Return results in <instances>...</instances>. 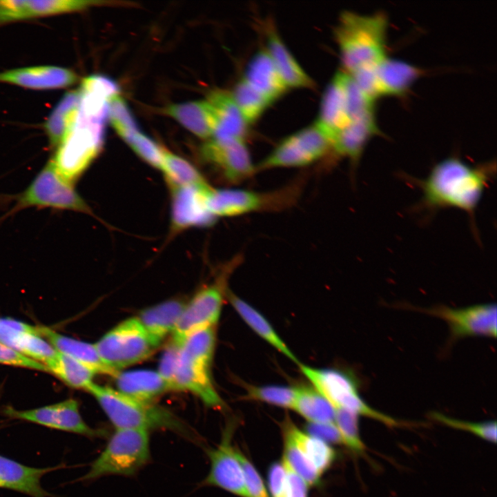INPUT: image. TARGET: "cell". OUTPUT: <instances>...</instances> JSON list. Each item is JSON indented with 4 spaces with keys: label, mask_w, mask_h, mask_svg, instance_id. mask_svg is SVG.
<instances>
[{
    "label": "cell",
    "mask_w": 497,
    "mask_h": 497,
    "mask_svg": "<svg viewBox=\"0 0 497 497\" xmlns=\"http://www.w3.org/2000/svg\"><path fill=\"white\" fill-rule=\"evenodd\" d=\"M496 162L469 165L457 157L436 164L425 179L411 182L422 193L418 210L431 213L446 208L465 211L471 220L483 194L496 174Z\"/></svg>",
    "instance_id": "6da1fadb"
},
{
    "label": "cell",
    "mask_w": 497,
    "mask_h": 497,
    "mask_svg": "<svg viewBox=\"0 0 497 497\" xmlns=\"http://www.w3.org/2000/svg\"><path fill=\"white\" fill-rule=\"evenodd\" d=\"M387 17L381 12L341 13L334 35L344 72L351 74L372 66L387 56Z\"/></svg>",
    "instance_id": "7a4b0ae2"
},
{
    "label": "cell",
    "mask_w": 497,
    "mask_h": 497,
    "mask_svg": "<svg viewBox=\"0 0 497 497\" xmlns=\"http://www.w3.org/2000/svg\"><path fill=\"white\" fill-rule=\"evenodd\" d=\"M97 400L116 429H166L188 436L184 424L166 409L92 383L86 390Z\"/></svg>",
    "instance_id": "3957f363"
},
{
    "label": "cell",
    "mask_w": 497,
    "mask_h": 497,
    "mask_svg": "<svg viewBox=\"0 0 497 497\" xmlns=\"http://www.w3.org/2000/svg\"><path fill=\"white\" fill-rule=\"evenodd\" d=\"M108 114L86 115L78 110L72 128L51 160L58 174L73 184L99 153Z\"/></svg>",
    "instance_id": "277c9868"
},
{
    "label": "cell",
    "mask_w": 497,
    "mask_h": 497,
    "mask_svg": "<svg viewBox=\"0 0 497 497\" xmlns=\"http://www.w3.org/2000/svg\"><path fill=\"white\" fill-rule=\"evenodd\" d=\"M150 458L148 431L116 429L104 449L81 478L88 481L108 475L131 476Z\"/></svg>",
    "instance_id": "5b68a950"
},
{
    "label": "cell",
    "mask_w": 497,
    "mask_h": 497,
    "mask_svg": "<svg viewBox=\"0 0 497 497\" xmlns=\"http://www.w3.org/2000/svg\"><path fill=\"white\" fill-rule=\"evenodd\" d=\"M303 179L298 178L284 187L269 192L213 188L208 197V208L215 217L285 210L296 203L302 192Z\"/></svg>",
    "instance_id": "8992f818"
},
{
    "label": "cell",
    "mask_w": 497,
    "mask_h": 497,
    "mask_svg": "<svg viewBox=\"0 0 497 497\" xmlns=\"http://www.w3.org/2000/svg\"><path fill=\"white\" fill-rule=\"evenodd\" d=\"M162 341L137 318L128 319L106 333L95 346L102 361L115 371L148 358Z\"/></svg>",
    "instance_id": "52a82bcc"
},
{
    "label": "cell",
    "mask_w": 497,
    "mask_h": 497,
    "mask_svg": "<svg viewBox=\"0 0 497 497\" xmlns=\"http://www.w3.org/2000/svg\"><path fill=\"white\" fill-rule=\"evenodd\" d=\"M300 371L313 387L320 392L335 409H344L358 416H364L380 421L390 427L402 423L396 419L370 407L360 398L357 384L348 373L333 369H318L298 364Z\"/></svg>",
    "instance_id": "ba28073f"
},
{
    "label": "cell",
    "mask_w": 497,
    "mask_h": 497,
    "mask_svg": "<svg viewBox=\"0 0 497 497\" xmlns=\"http://www.w3.org/2000/svg\"><path fill=\"white\" fill-rule=\"evenodd\" d=\"M242 260L237 255L228 261L214 282L200 289L186 304L173 331V340L178 342L193 331L215 325L228 291V280Z\"/></svg>",
    "instance_id": "9c48e42d"
},
{
    "label": "cell",
    "mask_w": 497,
    "mask_h": 497,
    "mask_svg": "<svg viewBox=\"0 0 497 497\" xmlns=\"http://www.w3.org/2000/svg\"><path fill=\"white\" fill-rule=\"evenodd\" d=\"M51 208L90 213V209L50 161L18 197L9 213L30 207Z\"/></svg>",
    "instance_id": "30bf717a"
},
{
    "label": "cell",
    "mask_w": 497,
    "mask_h": 497,
    "mask_svg": "<svg viewBox=\"0 0 497 497\" xmlns=\"http://www.w3.org/2000/svg\"><path fill=\"white\" fill-rule=\"evenodd\" d=\"M331 152L330 138L315 123L284 139L255 165L256 171L309 166Z\"/></svg>",
    "instance_id": "8fae6325"
},
{
    "label": "cell",
    "mask_w": 497,
    "mask_h": 497,
    "mask_svg": "<svg viewBox=\"0 0 497 497\" xmlns=\"http://www.w3.org/2000/svg\"><path fill=\"white\" fill-rule=\"evenodd\" d=\"M422 73L414 65L387 56L378 64L349 75L361 90L376 101L382 96H402Z\"/></svg>",
    "instance_id": "7c38bea8"
},
{
    "label": "cell",
    "mask_w": 497,
    "mask_h": 497,
    "mask_svg": "<svg viewBox=\"0 0 497 497\" xmlns=\"http://www.w3.org/2000/svg\"><path fill=\"white\" fill-rule=\"evenodd\" d=\"M206 162L230 184H238L257 171L244 139L211 138L201 148Z\"/></svg>",
    "instance_id": "4fadbf2b"
},
{
    "label": "cell",
    "mask_w": 497,
    "mask_h": 497,
    "mask_svg": "<svg viewBox=\"0 0 497 497\" xmlns=\"http://www.w3.org/2000/svg\"><path fill=\"white\" fill-rule=\"evenodd\" d=\"M4 414L12 419L21 420L48 428L70 432L88 438L100 435L82 418L78 402L72 398L58 403L28 410L7 407Z\"/></svg>",
    "instance_id": "5bb4252c"
},
{
    "label": "cell",
    "mask_w": 497,
    "mask_h": 497,
    "mask_svg": "<svg viewBox=\"0 0 497 497\" xmlns=\"http://www.w3.org/2000/svg\"><path fill=\"white\" fill-rule=\"evenodd\" d=\"M233 424L224 431L220 443L207 451L210 470L204 484L221 488L240 497H249L246 489L243 471L232 445Z\"/></svg>",
    "instance_id": "9a60e30c"
},
{
    "label": "cell",
    "mask_w": 497,
    "mask_h": 497,
    "mask_svg": "<svg viewBox=\"0 0 497 497\" xmlns=\"http://www.w3.org/2000/svg\"><path fill=\"white\" fill-rule=\"evenodd\" d=\"M424 312L446 321L452 339L474 335L496 336L497 309L495 304H478L462 309L440 306L425 309Z\"/></svg>",
    "instance_id": "2e32d148"
},
{
    "label": "cell",
    "mask_w": 497,
    "mask_h": 497,
    "mask_svg": "<svg viewBox=\"0 0 497 497\" xmlns=\"http://www.w3.org/2000/svg\"><path fill=\"white\" fill-rule=\"evenodd\" d=\"M172 193V229L180 231L192 226H208L215 218L209 211L207 200L213 189L170 186Z\"/></svg>",
    "instance_id": "e0dca14e"
},
{
    "label": "cell",
    "mask_w": 497,
    "mask_h": 497,
    "mask_svg": "<svg viewBox=\"0 0 497 497\" xmlns=\"http://www.w3.org/2000/svg\"><path fill=\"white\" fill-rule=\"evenodd\" d=\"M173 390H186L207 406L220 408L224 402L213 387L210 365L191 358L179 347V356L172 382Z\"/></svg>",
    "instance_id": "ac0fdd59"
},
{
    "label": "cell",
    "mask_w": 497,
    "mask_h": 497,
    "mask_svg": "<svg viewBox=\"0 0 497 497\" xmlns=\"http://www.w3.org/2000/svg\"><path fill=\"white\" fill-rule=\"evenodd\" d=\"M347 72H338L328 85L322 99L315 124L331 137L351 122L346 90Z\"/></svg>",
    "instance_id": "d6986e66"
},
{
    "label": "cell",
    "mask_w": 497,
    "mask_h": 497,
    "mask_svg": "<svg viewBox=\"0 0 497 497\" xmlns=\"http://www.w3.org/2000/svg\"><path fill=\"white\" fill-rule=\"evenodd\" d=\"M379 133L376 114L356 119L331 137V153L355 166L369 141Z\"/></svg>",
    "instance_id": "ffe728a7"
},
{
    "label": "cell",
    "mask_w": 497,
    "mask_h": 497,
    "mask_svg": "<svg viewBox=\"0 0 497 497\" xmlns=\"http://www.w3.org/2000/svg\"><path fill=\"white\" fill-rule=\"evenodd\" d=\"M61 465L37 468L24 465L0 455V488L18 491L31 497H49L41 486L46 474L60 469Z\"/></svg>",
    "instance_id": "44dd1931"
},
{
    "label": "cell",
    "mask_w": 497,
    "mask_h": 497,
    "mask_svg": "<svg viewBox=\"0 0 497 497\" xmlns=\"http://www.w3.org/2000/svg\"><path fill=\"white\" fill-rule=\"evenodd\" d=\"M77 80L72 70L51 66L14 69L0 73V81L33 89H51L70 86Z\"/></svg>",
    "instance_id": "7402d4cb"
},
{
    "label": "cell",
    "mask_w": 497,
    "mask_h": 497,
    "mask_svg": "<svg viewBox=\"0 0 497 497\" xmlns=\"http://www.w3.org/2000/svg\"><path fill=\"white\" fill-rule=\"evenodd\" d=\"M39 334L57 352L66 355L91 369L95 374L115 376L119 371L107 366L101 359L95 344L64 335L47 327L39 326Z\"/></svg>",
    "instance_id": "603a6c76"
},
{
    "label": "cell",
    "mask_w": 497,
    "mask_h": 497,
    "mask_svg": "<svg viewBox=\"0 0 497 497\" xmlns=\"http://www.w3.org/2000/svg\"><path fill=\"white\" fill-rule=\"evenodd\" d=\"M166 113L203 139L212 138L217 127L215 111L208 100L172 104L166 108Z\"/></svg>",
    "instance_id": "cb8c5ba5"
},
{
    "label": "cell",
    "mask_w": 497,
    "mask_h": 497,
    "mask_svg": "<svg viewBox=\"0 0 497 497\" xmlns=\"http://www.w3.org/2000/svg\"><path fill=\"white\" fill-rule=\"evenodd\" d=\"M266 33V50L287 88H313V81L298 64L275 30L269 27Z\"/></svg>",
    "instance_id": "d4e9b609"
},
{
    "label": "cell",
    "mask_w": 497,
    "mask_h": 497,
    "mask_svg": "<svg viewBox=\"0 0 497 497\" xmlns=\"http://www.w3.org/2000/svg\"><path fill=\"white\" fill-rule=\"evenodd\" d=\"M114 377L118 391L142 402H150L166 391L172 390L159 372L151 370L118 372Z\"/></svg>",
    "instance_id": "484cf974"
},
{
    "label": "cell",
    "mask_w": 497,
    "mask_h": 497,
    "mask_svg": "<svg viewBox=\"0 0 497 497\" xmlns=\"http://www.w3.org/2000/svg\"><path fill=\"white\" fill-rule=\"evenodd\" d=\"M243 78L271 101L288 88L266 50H260L253 56Z\"/></svg>",
    "instance_id": "4316f807"
},
{
    "label": "cell",
    "mask_w": 497,
    "mask_h": 497,
    "mask_svg": "<svg viewBox=\"0 0 497 497\" xmlns=\"http://www.w3.org/2000/svg\"><path fill=\"white\" fill-rule=\"evenodd\" d=\"M213 106L217 117V127L212 138L244 139L248 124L243 117L231 93L214 90L207 99Z\"/></svg>",
    "instance_id": "83f0119b"
},
{
    "label": "cell",
    "mask_w": 497,
    "mask_h": 497,
    "mask_svg": "<svg viewBox=\"0 0 497 497\" xmlns=\"http://www.w3.org/2000/svg\"><path fill=\"white\" fill-rule=\"evenodd\" d=\"M100 1L81 0H8L6 13L9 21L30 17L76 11Z\"/></svg>",
    "instance_id": "f1b7e54d"
},
{
    "label": "cell",
    "mask_w": 497,
    "mask_h": 497,
    "mask_svg": "<svg viewBox=\"0 0 497 497\" xmlns=\"http://www.w3.org/2000/svg\"><path fill=\"white\" fill-rule=\"evenodd\" d=\"M282 431L322 475L334 462L335 451L328 443L300 430L290 418L284 420Z\"/></svg>",
    "instance_id": "f546056e"
},
{
    "label": "cell",
    "mask_w": 497,
    "mask_h": 497,
    "mask_svg": "<svg viewBox=\"0 0 497 497\" xmlns=\"http://www.w3.org/2000/svg\"><path fill=\"white\" fill-rule=\"evenodd\" d=\"M185 306L182 300H170L143 310L137 318L151 335L162 341L175 330Z\"/></svg>",
    "instance_id": "4dcf8cb0"
},
{
    "label": "cell",
    "mask_w": 497,
    "mask_h": 497,
    "mask_svg": "<svg viewBox=\"0 0 497 497\" xmlns=\"http://www.w3.org/2000/svg\"><path fill=\"white\" fill-rule=\"evenodd\" d=\"M227 296L240 316L260 337L287 358L299 364L297 358L289 350L284 342L260 312L230 291H228Z\"/></svg>",
    "instance_id": "1f68e13d"
},
{
    "label": "cell",
    "mask_w": 497,
    "mask_h": 497,
    "mask_svg": "<svg viewBox=\"0 0 497 497\" xmlns=\"http://www.w3.org/2000/svg\"><path fill=\"white\" fill-rule=\"evenodd\" d=\"M293 409L310 423H334L335 409L313 386L295 387Z\"/></svg>",
    "instance_id": "d6a6232c"
},
{
    "label": "cell",
    "mask_w": 497,
    "mask_h": 497,
    "mask_svg": "<svg viewBox=\"0 0 497 497\" xmlns=\"http://www.w3.org/2000/svg\"><path fill=\"white\" fill-rule=\"evenodd\" d=\"M80 90L66 93L59 101L45 125L50 144L59 146L72 128L79 110Z\"/></svg>",
    "instance_id": "836d02e7"
},
{
    "label": "cell",
    "mask_w": 497,
    "mask_h": 497,
    "mask_svg": "<svg viewBox=\"0 0 497 497\" xmlns=\"http://www.w3.org/2000/svg\"><path fill=\"white\" fill-rule=\"evenodd\" d=\"M160 169L169 186L206 188L210 186L200 173L188 161L162 149Z\"/></svg>",
    "instance_id": "e575fe53"
},
{
    "label": "cell",
    "mask_w": 497,
    "mask_h": 497,
    "mask_svg": "<svg viewBox=\"0 0 497 497\" xmlns=\"http://www.w3.org/2000/svg\"><path fill=\"white\" fill-rule=\"evenodd\" d=\"M46 367L48 372L70 387L87 390L93 383L95 373L91 369L63 353L58 352Z\"/></svg>",
    "instance_id": "d590c367"
},
{
    "label": "cell",
    "mask_w": 497,
    "mask_h": 497,
    "mask_svg": "<svg viewBox=\"0 0 497 497\" xmlns=\"http://www.w3.org/2000/svg\"><path fill=\"white\" fill-rule=\"evenodd\" d=\"M174 342L187 356L211 366L215 346V326L193 331Z\"/></svg>",
    "instance_id": "8d00e7d4"
},
{
    "label": "cell",
    "mask_w": 497,
    "mask_h": 497,
    "mask_svg": "<svg viewBox=\"0 0 497 497\" xmlns=\"http://www.w3.org/2000/svg\"><path fill=\"white\" fill-rule=\"evenodd\" d=\"M231 95L248 124L258 119L272 102L244 78L237 83Z\"/></svg>",
    "instance_id": "74e56055"
},
{
    "label": "cell",
    "mask_w": 497,
    "mask_h": 497,
    "mask_svg": "<svg viewBox=\"0 0 497 497\" xmlns=\"http://www.w3.org/2000/svg\"><path fill=\"white\" fill-rule=\"evenodd\" d=\"M283 436L284 449L282 460L301 477L309 487L318 485L322 474L288 436L283 433Z\"/></svg>",
    "instance_id": "f35d334b"
},
{
    "label": "cell",
    "mask_w": 497,
    "mask_h": 497,
    "mask_svg": "<svg viewBox=\"0 0 497 497\" xmlns=\"http://www.w3.org/2000/svg\"><path fill=\"white\" fill-rule=\"evenodd\" d=\"M111 125L128 143L139 132L138 126L124 99L119 95L108 101V114Z\"/></svg>",
    "instance_id": "ab89813d"
},
{
    "label": "cell",
    "mask_w": 497,
    "mask_h": 497,
    "mask_svg": "<svg viewBox=\"0 0 497 497\" xmlns=\"http://www.w3.org/2000/svg\"><path fill=\"white\" fill-rule=\"evenodd\" d=\"M246 390L245 398L264 402L277 407L293 409L295 395V387L279 385H244Z\"/></svg>",
    "instance_id": "60d3db41"
},
{
    "label": "cell",
    "mask_w": 497,
    "mask_h": 497,
    "mask_svg": "<svg viewBox=\"0 0 497 497\" xmlns=\"http://www.w3.org/2000/svg\"><path fill=\"white\" fill-rule=\"evenodd\" d=\"M334 423L339 430L343 445L355 453H363L364 445L359 433L358 416L344 409H335Z\"/></svg>",
    "instance_id": "b9f144b4"
},
{
    "label": "cell",
    "mask_w": 497,
    "mask_h": 497,
    "mask_svg": "<svg viewBox=\"0 0 497 497\" xmlns=\"http://www.w3.org/2000/svg\"><path fill=\"white\" fill-rule=\"evenodd\" d=\"M15 350L45 366L58 353L45 338L36 333L25 334L19 341Z\"/></svg>",
    "instance_id": "7bdbcfd3"
},
{
    "label": "cell",
    "mask_w": 497,
    "mask_h": 497,
    "mask_svg": "<svg viewBox=\"0 0 497 497\" xmlns=\"http://www.w3.org/2000/svg\"><path fill=\"white\" fill-rule=\"evenodd\" d=\"M431 418L451 428L467 431L480 438L491 442H496V422L488 421L484 422H471L454 419L438 412H431Z\"/></svg>",
    "instance_id": "ee69618b"
},
{
    "label": "cell",
    "mask_w": 497,
    "mask_h": 497,
    "mask_svg": "<svg viewBox=\"0 0 497 497\" xmlns=\"http://www.w3.org/2000/svg\"><path fill=\"white\" fill-rule=\"evenodd\" d=\"M235 453L243 471L246 489L249 497H271L255 466L237 447Z\"/></svg>",
    "instance_id": "f6af8a7d"
},
{
    "label": "cell",
    "mask_w": 497,
    "mask_h": 497,
    "mask_svg": "<svg viewBox=\"0 0 497 497\" xmlns=\"http://www.w3.org/2000/svg\"><path fill=\"white\" fill-rule=\"evenodd\" d=\"M28 333L39 334V326H32L12 318H0V342L7 347L15 350L20 339Z\"/></svg>",
    "instance_id": "bcb514c9"
},
{
    "label": "cell",
    "mask_w": 497,
    "mask_h": 497,
    "mask_svg": "<svg viewBox=\"0 0 497 497\" xmlns=\"http://www.w3.org/2000/svg\"><path fill=\"white\" fill-rule=\"evenodd\" d=\"M132 149L151 166L160 168L162 148L139 131L128 142Z\"/></svg>",
    "instance_id": "7dc6e473"
},
{
    "label": "cell",
    "mask_w": 497,
    "mask_h": 497,
    "mask_svg": "<svg viewBox=\"0 0 497 497\" xmlns=\"http://www.w3.org/2000/svg\"><path fill=\"white\" fill-rule=\"evenodd\" d=\"M0 364L48 371L46 367L0 342Z\"/></svg>",
    "instance_id": "c3c4849f"
},
{
    "label": "cell",
    "mask_w": 497,
    "mask_h": 497,
    "mask_svg": "<svg viewBox=\"0 0 497 497\" xmlns=\"http://www.w3.org/2000/svg\"><path fill=\"white\" fill-rule=\"evenodd\" d=\"M268 483L271 497H285L286 470L282 460L275 462L270 466Z\"/></svg>",
    "instance_id": "681fc988"
},
{
    "label": "cell",
    "mask_w": 497,
    "mask_h": 497,
    "mask_svg": "<svg viewBox=\"0 0 497 497\" xmlns=\"http://www.w3.org/2000/svg\"><path fill=\"white\" fill-rule=\"evenodd\" d=\"M179 356V346L174 341L166 347L160 360L159 373L173 390L172 382Z\"/></svg>",
    "instance_id": "f907efd6"
},
{
    "label": "cell",
    "mask_w": 497,
    "mask_h": 497,
    "mask_svg": "<svg viewBox=\"0 0 497 497\" xmlns=\"http://www.w3.org/2000/svg\"><path fill=\"white\" fill-rule=\"evenodd\" d=\"M306 433L318 438L327 443L342 444L341 434L335 423H310L308 422Z\"/></svg>",
    "instance_id": "816d5d0a"
},
{
    "label": "cell",
    "mask_w": 497,
    "mask_h": 497,
    "mask_svg": "<svg viewBox=\"0 0 497 497\" xmlns=\"http://www.w3.org/2000/svg\"><path fill=\"white\" fill-rule=\"evenodd\" d=\"M286 470L285 497H308V485L282 461Z\"/></svg>",
    "instance_id": "f5cc1de1"
}]
</instances>
